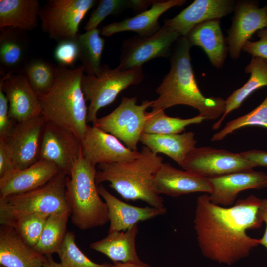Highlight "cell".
Segmentation results:
<instances>
[{
	"mask_svg": "<svg viewBox=\"0 0 267 267\" xmlns=\"http://www.w3.org/2000/svg\"><path fill=\"white\" fill-rule=\"evenodd\" d=\"M49 215L35 213L19 217L10 226L33 248L37 243Z\"/></svg>",
	"mask_w": 267,
	"mask_h": 267,
	"instance_id": "obj_37",
	"label": "cell"
},
{
	"mask_svg": "<svg viewBox=\"0 0 267 267\" xmlns=\"http://www.w3.org/2000/svg\"><path fill=\"white\" fill-rule=\"evenodd\" d=\"M179 37L178 33L163 25L153 35L130 38L122 45L118 67L123 70H131L142 67L152 59L168 57L171 55L173 44Z\"/></svg>",
	"mask_w": 267,
	"mask_h": 267,
	"instance_id": "obj_10",
	"label": "cell"
},
{
	"mask_svg": "<svg viewBox=\"0 0 267 267\" xmlns=\"http://www.w3.org/2000/svg\"><path fill=\"white\" fill-rule=\"evenodd\" d=\"M41 7L38 0H0V29L16 27L25 31L35 29Z\"/></svg>",
	"mask_w": 267,
	"mask_h": 267,
	"instance_id": "obj_28",
	"label": "cell"
},
{
	"mask_svg": "<svg viewBox=\"0 0 267 267\" xmlns=\"http://www.w3.org/2000/svg\"><path fill=\"white\" fill-rule=\"evenodd\" d=\"M261 126L267 129V95L262 102L251 112L228 122L212 137V141H219L235 130L247 126Z\"/></svg>",
	"mask_w": 267,
	"mask_h": 267,
	"instance_id": "obj_35",
	"label": "cell"
},
{
	"mask_svg": "<svg viewBox=\"0 0 267 267\" xmlns=\"http://www.w3.org/2000/svg\"><path fill=\"white\" fill-rule=\"evenodd\" d=\"M246 73L250 76L246 83L234 91L225 100V111L212 125L213 130L218 129L226 117L232 111L238 109L242 103L255 90L267 86V60L260 57H252L245 67Z\"/></svg>",
	"mask_w": 267,
	"mask_h": 267,
	"instance_id": "obj_29",
	"label": "cell"
},
{
	"mask_svg": "<svg viewBox=\"0 0 267 267\" xmlns=\"http://www.w3.org/2000/svg\"><path fill=\"white\" fill-rule=\"evenodd\" d=\"M192 46L185 37L175 42L170 56L171 67L156 89L158 97L151 107L163 110L177 105L191 106L206 119H216L225 111V100L220 97H207L200 91L191 64Z\"/></svg>",
	"mask_w": 267,
	"mask_h": 267,
	"instance_id": "obj_2",
	"label": "cell"
},
{
	"mask_svg": "<svg viewBox=\"0 0 267 267\" xmlns=\"http://www.w3.org/2000/svg\"><path fill=\"white\" fill-rule=\"evenodd\" d=\"M0 89L8 100L9 115L17 123L42 115L38 96L23 73L1 76Z\"/></svg>",
	"mask_w": 267,
	"mask_h": 267,
	"instance_id": "obj_16",
	"label": "cell"
},
{
	"mask_svg": "<svg viewBox=\"0 0 267 267\" xmlns=\"http://www.w3.org/2000/svg\"><path fill=\"white\" fill-rule=\"evenodd\" d=\"M45 256L26 242L11 226L0 225V264L4 267H43Z\"/></svg>",
	"mask_w": 267,
	"mask_h": 267,
	"instance_id": "obj_22",
	"label": "cell"
},
{
	"mask_svg": "<svg viewBox=\"0 0 267 267\" xmlns=\"http://www.w3.org/2000/svg\"><path fill=\"white\" fill-rule=\"evenodd\" d=\"M259 40L256 41H247L242 51L247 52L252 57H260L267 60V28L257 32Z\"/></svg>",
	"mask_w": 267,
	"mask_h": 267,
	"instance_id": "obj_40",
	"label": "cell"
},
{
	"mask_svg": "<svg viewBox=\"0 0 267 267\" xmlns=\"http://www.w3.org/2000/svg\"><path fill=\"white\" fill-rule=\"evenodd\" d=\"M16 123L9 115L8 100L0 89V139L6 140L11 134Z\"/></svg>",
	"mask_w": 267,
	"mask_h": 267,
	"instance_id": "obj_39",
	"label": "cell"
},
{
	"mask_svg": "<svg viewBox=\"0 0 267 267\" xmlns=\"http://www.w3.org/2000/svg\"><path fill=\"white\" fill-rule=\"evenodd\" d=\"M138 232V224L125 231L108 233L104 238L92 243L90 247L100 252L113 262L139 263L135 241Z\"/></svg>",
	"mask_w": 267,
	"mask_h": 267,
	"instance_id": "obj_27",
	"label": "cell"
},
{
	"mask_svg": "<svg viewBox=\"0 0 267 267\" xmlns=\"http://www.w3.org/2000/svg\"><path fill=\"white\" fill-rule=\"evenodd\" d=\"M143 78L142 67L123 70L118 67L112 69L106 64L102 65L96 76L84 74L81 88L86 101L90 102L87 122L93 124L98 119L97 115L100 109L112 103L129 86L140 84Z\"/></svg>",
	"mask_w": 267,
	"mask_h": 267,
	"instance_id": "obj_7",
	"label": "cell"
},
{
	"mask_svg": "<svg viewBox=\"0 0 267 267\" xmlns=\"http://www.w3.org/2000/svg\"><path fill=\"white\" fill-rule=\"evenodd\" d=\"M70 216L68 211L50 214L34 249L44 256L58 254L67 232V223Z\"/></svg>",
	"mask_w": 267,
	"mask_h": 267,
	"instance_id": "obj_30",
	"label": "cell"
},
{
	"mask_svg": "<svg viewBox=\"0 0 267 267\" xmlns=\"http://www.w3.org/2000/svg\"><path fill=\"white\" fill-rule=\"evenodd\" d=\"M136 102V97H123L116 108L98 118L93 125L121 140L130 149L137 151L146 119V110L151 107L152 101H143L140 105Z\"/></svg>",
	"mask_w": 267,
	"mask_h": 267,
	"instance_id": "obj_9",
	"label": "cell"
},
{
	"mask_svg": "<svg viewBox=\"0 0 267 267\" xmlns=\"http://www.w3.org/2000/svg\"><path fill=\"white\" fill-rule=\"evenodd\" d=\"M84 67L57 65V73L50 89L38 96L42 115L46 122L66 128L81 140L87 129L88 108L82 88Z\"/></svg>",
	"mask_w": 267,
	"mask_h": 267,
	"instance_id": "obj_3",
	"label": "cell"
},
{
	"mask_svg": "<svg viewBox=\"0 0 267 267\" xmlns=\"http://www.w3.org/2000/svg\"><path fill=\"white\" fill-rule=\"evenodd\" d=\"M212 188L209 194L214 204L228 207L233 205L238 194L248 189L267 187V174L253 169L236 172L208 178Z\"/></svg>",
	"mask_w": 267,
	"mask_h": 267,
	"instance_id": "obj_17",
	"label": "cell"
},
{
	"mask_svg": "<svg viewBox=\"0 0 267 267\" xmlns=\"http://www.w3.org/2000/svg\"><path fill=\"white\" fill-rule=\"evenodd\" d=\"M259 216L266 228L264 234L259 239V244L263 246L267 251V198L262 199L259 211Z\"/></svg>",
	"mask_w": 267,
	"mask_h": 267,
	"instance_id": "obj_43",
	"label": "cell"
},
{
	"mask_svg": "<svg viewBox=\"0 0 267 267\" xmlns=\"http://www.w3.org/2000/svg\"><path fill=\"white\" fill-rule=\"evenodd\" d=\"M22 73L40 96L46 94L50 89L57 75V65L43 58L30 59Z\"/></svg>",
	"mask_w": 267,
	"mask_h": 267,
	"instance_id": "obj_33",
	"label": "cell"
},
{
	"mask_svg": "<svg viewBox=\"0 0 267 267\" xmlns=\"http://www.w3.org/2000/svg\"><path fill=\"white\" fill-rule=\"evenodd\" d=\"M140 141L152 152L167 155L181 167L197 143L193 132L176 134H142Z\"/></svg>",
	"mask_w": 267,
	"mask_h": 267,
	"instance_id": "obj_26",
	"label": "cell"
},
{
	"mask_svg": "<svg viewBox=\"0 0 267 267\" xmlns=\"http://www.w3.org/2000/svg\"><path fill=\"white\" fill-rule=\"evenodd\" d=\"M69 175L60 171L44 185L34 190L0 197V224L10 226L20 217L35 213L48 215L69 211L66 200Z\"/></svg>",
	"mask_w": 267,
	"mask_h": 267,
	"instance_id": "obj_6",
	"label": "cell"
},
{
	"mask_svg": "<svg viewBox=\"0 0 267 267\" xmlns=\"http://www.w3.org/2000/svg\"><path fill=\"white\" fill-rule=\"evenodd\" d=\"M13 168L10 150L5 140L0 139V178Z\"/></svg>",
	"mask_w": 267,
	"mask_h": 267,
	"instance_id": "obj_41",
	"label": "cell"
},
{
	"mask_svg": "<svg viewBox=\"0 0 267 267\" xmlns=\"http://www.w3.org/2000/svg\"><path fill=\"white\" fill-rule=\"evenodd\" d=\"M58 254L64 267H111L112 265L98 264L89 259L77 246L75 235L71 231H67Z\"/></svg>",
	"mask_w": 267,
	"mask_h": 267,
	"instance_id": "obj_36",
	"label": "cell"
},
{
	"mask_svg": "<svg viewBox=\"0 0 267 267\" xmlns=\"http://www.w3.org/2000/svg\"><path fill=\"white\" fill-rule=\"evenodd\" d=\"M153 188L158 195L173 197L196 192L210 194L212 188L208 178L187 170L163 163L155 173Z\"/></svg>",
	"mask_w": 267,
	"mask_h": 267,
	"instance_id": "obj_18",
	"label": "cell"
},
{
	"mask_svg": "<svg viewBox=\"0 0 267 267\" xmlns=\"http://www.w3.org/2000/svg\"><path fill=\"white\" fill-rule=\"evenodd\" d=\"M30 44L26 31L16 27L0 29V73H22L30 60Z\"/></svg>",
	"mask_w": 267,
	"mask_h": 267,
	"instance_id": "obj_23",
	"label": "cell"
},
{
	"mask_svg": "<svg viewBox=\"0 0 267 267\" xmlns=\"http://www.w3.org/2000/svg\"><path fill=\"white\" fill-rule=\"evenodd\" d=\"M155 0H101L97 7L92 12L84 27L87 31L97 28L107 16L118 14L131 8L140 10L146 9Z\"/></svg>",
	"mask_w": 267,
	"mask_h": 267,
	"instance_id": "obj_34",
	"label": "cell"
},
{
	"mask_svg": "<svg viewBox=\"0 0 267 267\" xmlns=\"http://www.w3.org/2000/svg\"><path fill=\"white\" fill-rule=\"evenodd\" d=\"M54 57L58 65L73 67L79 59V49L76 39L58 42L54 51Z\"/></svg>",
	"mask_w": 267,
	"mask_h": 267,
	"instance_id": "obj_38",
	"label": "cell"
},
{
	"mask_svg": "<svg viewBox=\"0 0 267 267\" xmlns=\"http://www.w3.org/2000/svg\"><path fill=\"white\" fill-rule=\"evenodd\" d=\"M46 122L42 115L18 122L9 136L4 140L11 154L14 168L25 169L40 160Z\"/></svg>",
	"mask_w": 267,
	"mask_h": 267,
	"instance_id": "obj_13",
	"label": "cell"
},
{
	"mask_svg": "<svg viewBox=\"0 0 267 267\" xmlns=\"http://www.w3.org/2000/svg\"><path fill=\"white\" fill-rule=\"evenodd\" d=\"M185 2L184 0H155L150 9L133 17L103 26L101 34L108 37L117 33L131 31L137 33L140 36L153 35L161 28L158 22L161 15L169 9L180 6Z\"/></svg>",
	"mask_w": 267,
	"mask_h": 267,
	"instance_id": "obj_24",
	"label": "cell"
},
{
	"mask_svg": "<svg viewBox=\"0 0 267 267\" xmlns=\"http://www.w3.org/2000/svg\"><path fill=\"white\" fill-rule=\"evenodd\" d=\"M234 10L226 40L231 57L237 59L244 44L252 36L258 31L267 28V5L259 8L255 2L240 1Z\"/></svg>",
	"mask_w": 267,
	"mask_h": 267,
	"instance_id": "obj_15",
	"label": "cell"
},
{
	"mask_svg": "<svg viewBox=\"0 0 267 267\" xmlns=\"http://www.w3.org/2000/svg\"><path fill=\"white\" fill-rule=\"evenodd\" d=\"M79 59L84 67V72L89 76L97 75L101 68V58L104 47V40L96 28L78 34L76 38Z\"/></svg>",
	"mask_w": 267,
	"mask_h": 267,
	"instance_id": "obj_31",
	"label": "cell"
},
{
	"mask_svg": "<svg viewBox=\"0 0 267 267\" xmlns=\"http://www.w3.org/2000/svg\"><path fill=\"white\" fill-rule=\"evenodd\" d=\"M43 267H64L61 263L55 262L52 255L45 256Z\"/></svg>",
	"mask_w": 267,
	"mask_h": 267,
	"instance_id": "obj_45",
	"label": "cell"
},
{
	"mask_svg": "<svg viewBox=\"0 0 267 267\" xmlns=\"http://www.w3.org/2000/svg\"><path fill=\"white\" fill-rule=\"evenodd\" d=\"M82 155L92 165L129 162L140 152L125 147L113 135L94 126L88 125L81 140Z\"/></svg>",
	"mask_w": 267,
	"mask_h": 267,
	"instance_id": "obj_14",
	"label": "cell"
},
{
	"mask_svg": "<svg viewBox=\"0 0 267 267\" xmlns=\"http://www.w3.org/2000/svg\"><path fill=\"white\" fill-rule=\"evenodd\" d=\"M97 168L82 154L74 163L66 184V200L72 223L85 230L109 222L108 208L95 182Z\"/></svg>",
	"mask_w": 267,
	"mask_h": 267,
	"instance_id": "obj_5",
	"label": "cell"
},
{
	"mask_svg": "<svg viewBox=\"0 0 267 267\" xmlns=\"http://www.w3.org/2000/svg\"><path fill=\"white\" fill-rule=\"evenodd\" d=\"M240 154L255 167H267V151L253 149L241 152Z\"/></svg>",
	"mask_w": 267,
	"mask_h": 267,
	"instance_id": "obj_42",
	"label": "cell"
},
{
	"mask_svg": "<svg viewBox=\"0 0 267 267\" xmlns=\"http://www.w3.org/2000/svg\"><path fill=\"white\" fill-rule=\"evenodd\" d=\"M255 165L239 153L210 147L194 148L182 167L185 170L209 178L253 169Z\"/></svg>",
	"mask_w": 267,
	"mask_h": 267,
	"instance_id": "obj_11",
	"label": "cell"
},
{
	"mask_svg": "<svg viewBox=\"0 0 267 267\" xmlns=\"http://www.w3.org/2000/svg\"><path fill=\"white\" fill-rule=\"evenodd\" d=\"M206 118L199 115L188 119L173 117L165 114L163 110L152 109L146 112V119L143 134H176L184 131L185 128L191 124H199Z\"/></svg>",
	"mask_w": 267,
	"mask_h": 267,
	"instance_id": "obj_32",
	"label": "cell"
},
{
	"mask_svg": "<svg viewBox=\"0 0 267 267\" xmlns=\"http://www.w3.org/2000/svg\"><path fill=\"white\" fill-rule=\"evenodd\" d=\"M185 37L191 46H199L204 50L214 67L223 66L228 49L219 19L208 20L195 26Z\"/></svg>",
	"mask_w": 267,
	"mask_h": 267,
	"instance_id": "obj_25",
	"label": "cell"
},
{
	"mask_svg": "<svg viewBox=\"0 0 267 267\" xmlns=\"http://www.w3.org/2000/svg\"><path fill=\"white\" fill-rule=\"evenodd\" d=\"M262 199L251 195L225 207L213 204L208 194L196 199L194 228L200 249L206 258L231 265L249 256L259 239L247 231L263 224L259 214Z\"/></svg>",
	"mask_w": 267,
	"mask_h": 267,
	"instance_id": "obj_1",
	"label": "cell"
},
{
	"mask_svg": "<svg viewBox=\"0 0 267 267\" xmlns=\"http://www.w3.org/2000/svg\"><path fill=\"white\" fill-rule=\"evenodd\" d=\"M111 267H151V266L141 261L139 263L134 262H113Z\"/></svg>",
	"mask_w": 267,
	"mask_h": 267,
	"instance_id": "obj_44",
	"label": "cell"
},
{
	"mask_svg": "<svg viewBox=\"0 0 267 267\" xmlns=\"http://www.w3.org/2000/svg\"><path fill=\"white\" fill-rule=\"evenodd\" d=\"M138 157L129 162L98 165L97 185L109 182V186L126 200H142L152 207H164L163 199L153 188L154 175L163 158L142 147Z\"/></svg>",
	"mask_w": 267,
	"mask_h": 267,
	"instance_id": "obj_4",
	"label": "cell"
},
{
	"mask_svg": "<svg viewBox=\"0 0 267 267\" xmlns=\"http://www.w3.org/2000/svg\"><path fill=\"white\" fill-rule=\"evenodd\" d=\"M96 2L94 0H48L39 13L41 29L58 42L76 39L80 22Z\"/></svg>",
	"mask_w": 267,
	"mask_h": 267,
	"instance_id": "obj_8",
	"label": "cell"
},
{
	"mask_svg": "<svg viewBox=\"0 0 267 267\" xmlns=\"http://www.w3.org/2000/svg\"><path fill=\"white\" fill-rule=\"evenodd\" d=\"M231 0H195L175 17L167 19L164 25L185 37L195 26L205 21L219 19L235 9Z\"/></svg>",
	"mask_w": 267,
	"mask_h": 267,
	"instance_id": "obj_20",
	"label": "cell"
},
{
	"mask_svg": "<svg viewBox=\"0 0 267 267\" xmlns=\"http://www.w3.org/2000/svg\"><path fill=\"white\" fill-rule=\"evenodd\" d=\"M0 267H3V266H2L1 265H0Z\"/></svg>",
	"mask_w": 267,
	"mask_h": 267,
	"instance_id": "obj_46",
	"label": "cell"
},
{
	"mask_svg": "<svg viewBox=\"0 0 267 267\" xmlns=\"http://www.w3.org/2000/svg\"><path fill=\"white\" fill-rule=\"evenodd\" d=\"M81 154V141L73 132L54 123L46 122L40 159L54 163L60 171L69 175L74 163Z\"/></svg>",
	"mask_w": 267,
	"mask_h": 267,
	"instance_id": "obj_12",
	"label": "cell"
},
{
	"mask_svg": "<svg viewBox=\"0 0 267 267\" xmlns=\"http://www.w3.org/2000/svg\"><path fill=\"white\" fill-rule=\"evenodd\" d=\"M60 171L53 162L40 159L23 169L13 168L0 178V197L29 191L50 181Z\"/></svg>",
	"mask_w": 267,
	"mask_h": 267,
	"instance_id": "obj_19",
	"label": "cell"
},
{
	"mask_svg": "<svg viewBox=\"0 0 267 267\" xmlns=\"http://www.w3.org/2000/svg\"><path fill=\"white\" fill-rule=\"evenodd\" d=\"M98 191L108 208L110 222L108 233L125 231L140 222L164 215L166 212L165 207H141L130 205L111 194L102 185L98 186Z\"/></svg>",
	"mask_w": 267,
	"mask_h": 267,
	"instance_id": "obj_21",
	"label": "cell"
}]
</instances>
